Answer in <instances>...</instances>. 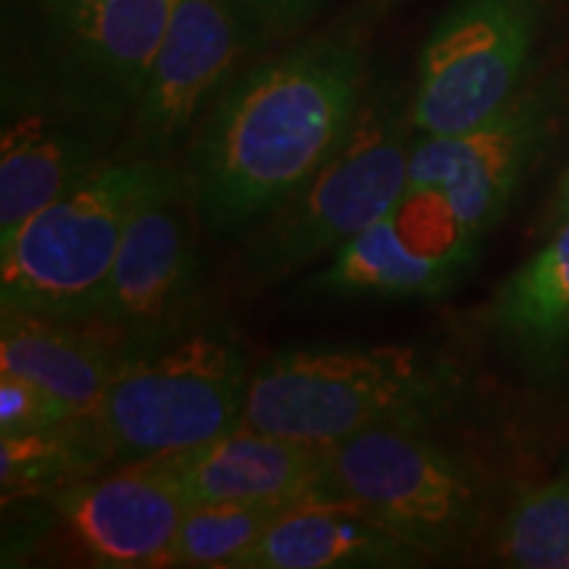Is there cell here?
<instances>
[{
  "label": "cell",
  "mask_w": 569,
  "mask_h": 569,
  "mask_svg": "<svg viewBox=\"0 0 569 569\" xmlns=\"http://www.w3.org/2000/svg\"><path fill=\"white\" fill-rule=\"evenodd\" d=\"M367 88V40L348 24L238 71L198 124L182 174L198 222L253 230L338 151Z\"/></svg>",
  "instance_id": "cell-1"
},
{
  "label": "cell",
  "mask_w": 569,
  "mask_h": 569,
  "mask_svg": "<svg viewBox=\"0 0 569 569\" xmlns=\"http://www.w3.org/2000/svg\"><path fill=\"white\" fill-rule=\"evenodd\" d=\"M177 0H6V106L109 134L132 122Z\"/></svg>",
  "instance_id": "cell-2"
},
{
  "label": "cell",
  "mask_w": 569,
  "mask_h": 569,
  "mask_svg": "<svg viewBox=\"0 0 569 569\" xmlns=\"http://www.w3.org/2000/svg\"><path fill=\"white\" fill-rule=\"evenodd\" d=\"M411 98L390 82L367 88L356 122L336 153L288 201L248 230L240 264L256 282L272 284L398 209L407 196Z\"/></svg>",
  "instance_id": "cell-3"
},
{
  "label": "cell",
  "mask_w": 569,
  "mask_h": 569,
  "mask_svg": "<svg viewBox=\"0 0 569 569\" xmlns=\"http://www.w3.org/2000/svg\"><path fill=\"white\" fill-rule=\"evenodd\" d=\"M174 177L151 156L98 163L0 246L3 309L96 322L127 224Z\"/></svg>",
  "instance_id": "cell-4"
},
{
  "label": "cell",
  "mask_w": 569,
  "mask_h": 569,
  "mask_svg": "<svg viewBox=\"0 0 569 569\" xmlns=\"http://www.w3.org/2000/svg\"><path fill=\"white\" fill-rule=\"evenodd\" d=\"M451 382L415 346L298 348L251 375L243 425L306 443H336L382 425L436 415Z\"/></svg>",
  "instance_id": "cell-5"
},
{
  "label": "cell",
  "mask_w": 569,
  "mask_h": 569,
  "mask_svg": "<svg viewBox=\"0 0 569 569\" xmlns=\"http://www.w3.org/2000/svg\"><path fill=\"white\" fill-rule=\"evenodd\" d=\"M251 372L234 340L198 330L127 353L96 409L109 457L146 461L190 451L243 425Z\"/></svg>",
  "instance_id": "cell-6"
},
{
  "label": "cell",
  "mask_w": 569,
  "mask_h": 569,
  "mask_svg": "<svg viewBox=\"0 0 569 569\" xmlns=\"http://www.w3.org/2000/svg\"><path fill=\"white\" fill-rule=\"evenodd\" d=\"M417 425H382L327 443L325 498L348 501L409 540L425 559H451L480 528V480Z\"/></svg>",
  "instance_id": "cell-7"
},
{
  "label": "cell",
  "mask_w": 569,
  "mask_h": 569,
  "mask_svg": "<svg viewBox=\"0 0 569 569\" xmlns=\"http://www.w3.org/2000/svg\"><path fill=\"white\" fill-rule=\"evenodd\" d=\"M549 11L551 0H453L419 51L415 132L472 130L515 101Z\"/></svg>",
  "instance_id": "cell-8"
},
{
  "label": "cell",
  "mask_w": 569,
  "mask_h": 569,
  "mask_svg": "<svg viewBox=\"0 0 569 569\" xmlns=\"http://www.w3.org/2000/svg\"><path fill=\"white\" fill-rule=\"evenodd\" d=\"M256 32L246 0H177L130 122L134 153H172L238 74Z\"/></svg>",
  "instance_id": "cell-9"
},
{
  "label": "cell",
  "mask_w": 569,
  "mask_h": 569,
  "mask_svg": "<svg viewBox=\"0 0 569 569\" xmlns=\"http://www.w3.org/2000/svg\"><path fill=\"white\" fill-rule=\"evenodd\" d=\"M549 122V92H519L496 117L472 130L417 134L407 193L436 196L459 230L480 243L536 159Z\"/></svg>",
  "instance_id": "cell-10"
},
{
  "label": "cell",
  "mask_w": 569,
  "mask_h": 569,
  "mask_svg": "<svg viewBox=\"0 0 569 569\" xmlns=\"http://www.w3.org/2000/svg\"><path fill=\"white\" fill-rule=\"evenodd\" d=\"M190 211L182 174L134 211L98 303V325L124 340H151L182 322L201 272Z\"/></svg>",
  "instance_id": "cell-11"
},
{
  "label": "cell",
  "mask_w": 569,
  "mask_h": 569,
  "mask_svg": "<svg viewBox=\"0 0 569 569\" xmlns=\"http://www.w3.org/2000/svg\"><path fill=\"white\" fill-rule=\"evenodd\" d=\"M51 503L69 538L98 567H167L190 503L153 459L117 475L63 482Z\"/></svg>",
  "instance_id": "cell-12"
},
{
  "label": "cell",
  "mask_w": 569,
  "mask_h": 569,
  "mask_svg": "<svg viewBox=\"0 0 569 569\" xmlns=\"http://www.w3.org/2000/svg\"><path fill=\"white\" fill-rule=\"evenodd\" d=\"M190 507L222 501H327V443L234 427L209 443L153 459Z\"/></svg>",
  "instance_id": "cell-13"
},
{
  "label": "cell",
  "mask_w": 569,
  "mask_h": 569,
  "mask_svg": "<svg viewBox=\"0 0 569 569\" xmlns=\"http://www.w3.org/2000/svg\"><path fill=\"white\" fill-rule=\"evenodd\" d=\"M103 134L34 106H6L0 132V246L92 172Z\"/></svg>",
  "instance_id": "cell-14"
},
{
  "label": "cell",
  "mask_w": 569,
  "mask_h": 569,
  "mask_svg": "<svg viewBox=\"0 0 569 569\" xmlns=\"http://www.w3.org/2000/svg\"><path fill=\"white\" fill-rule=\"evenodd\" d=\"M124 346L122 336L98 322L3 309L0 372L24 377L77 415H88L124 361Z\"/></svg>",
  "instance_id": "cell-15"
},
{
  "label": "cell",
  "mask_w": 569,
  "mask_h": 569,
  "mask_svg": "<svg viewBox=\"0 0 569 569\" xmlns=\"http://www.w3.org/2000/svg\"><path fill=\"white\" fill-rule=\"evenodd\" d=\"M409 540L348 501H306L288 509L238 561V569L419 567Z\"/></svg>",
  "instance_id": "cell-16"
},
{
  "label": "cell",
  "mask_w": 569,
  "mask_h": 569,
  "mask_svg": "<svg viewBox=\"0 0 569 569\" xmlns=\"http://www.w3.org/2000/svg\"><path fill=\"white\" fill-rule=\"evenodd\" d=\"M475 256L438 253L419 246L396 211L348 240L332 253L311 284L336 296L430 298L453 288Z\"/></svg>",
  "instance_id": "cell-17"
},
{
  "label": "cell",
  "mask_w": 569,
  "mask_h": 569,
  "mask_svg": "<svg viewBox=\"0 0 569 569\" xmlns=\"http://www.w3.org/2000/svg\"><path fill=\"white\" fill-rule=\"evenodd\" d=\"M490 325L511 346L532 356L569 348V217L532 253L490 303Z\"/></svg>",
  "instance_id": "cell-18"
},
{
  "label": "cell",
  "mask_w": 569,
  "mask_h": 569,
  "mask_svg": "<svg viewBox=\"0 0 569 569\" xmlns=\"http://www.w3.org/2000/svg\"><path fill=\"white\" fill-rule=\"evenodd\" d=\"M290 501H222L190 507L177 532L167 567H238Z\"/></svg>",
  "instance_id": "cell-19"
},
{
  "label": "cell",
  "mask_w": 569,
  "mask_h": 569,
  "mask_svg": "<svg viewBox=\"0 0 569 569\" xmlns=\"http://www.w3.org/2000/svg\"><path fill=\"white\" fill-rule=\"evenodd\" d=\"M498 551L519 569H569V461L553 478L515 498Z\"/></svg>",
  "instance_id": "cell-20"
},
{
  "label": "cell",
  "mask_w": 569,
  "mask_h": 569,
  "mask_svg": "<svg viewBox=\"0 0 569 569\" xmlns=\"http://www.w3.org/2000/svg\"><path fill=\"white\" fill-rule=\"evenodd\" d=\"M67 403L53 398L46 390L32 386L24 377L0 372V432L3 436H24L59 427L74 419Z\"/></svg>",
  "instance_id": "cell-21"
},
{
  "label": "cell",
  "mask_w": 569,
  "mask_h": 569,
  "mask_svg": "<svg viewBox=\"0 0 569 569\" xmlns=\"http://www.w3.org/2000/svg\"><path fill=\"white\" fill-rule=\"evenodd\" d=\"M246 3L253 11L261 30L282 32L301 24L317 9L319 0H246Z\"/></svg>",
  "instance_id": "cell-22"
},
{
  "label": "cell",
  "mask_w": 569,
  "mask_h": 569,
  "mask_svg": "<svg viewBox=\"0 0 569 569\" xmlns=\"http://www.w3.org/2000/svg\"><path fill=\"white\" fill-rule=\"evenodd\" d=\"M569 217V169L565 174V180H561V188L557 193V219L561 222V219Z\"/></svg>",
  "instance_id": "cell-23"
}]
</instances>
